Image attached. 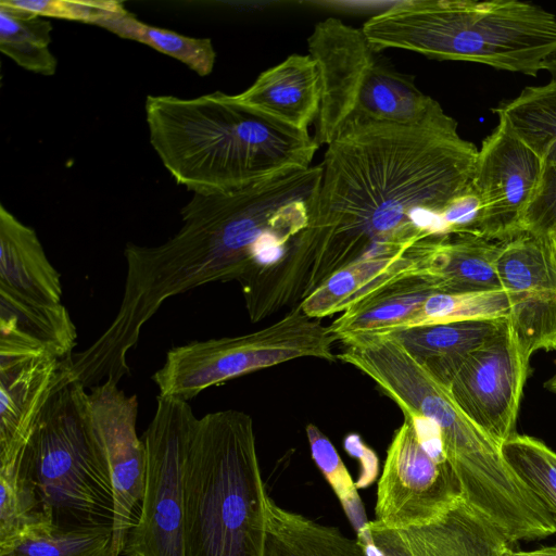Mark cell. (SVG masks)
<instances>
[{
	"instance_id": "cell-1",
	"label": "cell",
	"mask_w": 556,
	"mask_h": 556,
	"mask_svg": "<svg viewBox=\"0 0 556 556\" xmlns=\"http://www.w3.org/2000/svg\"><path fill=\"white\" fill-rule=\"evenodd\" d=\"M477 155L445 112L417 125L345 126L327 144L307 227L257 278L265 304L296 306L346 266L406 255L425 239L450 235L443 213L471 186Z\"/></svg>"
},
{
	"instance_id": "cell-2",
	"label": "cell",
	"mask_w": 556,
	"mask_h": 556,
	"mask_svg": "<svg viewBox=\"0 0 556 556\" xmlns=\"http://www.w3.org/2000/svg\"><path fill=\"white\" fill-rule=\"evenodd\" d=\"M337 358L368 376L402 409L433 421L464 502L511 545L556 533L554 520L515 475L500 446L456 406L447 389L390 333H366L341 341Z\"/></svg>"
},
{
	"instance_id": "cell-3",
	"label": "cell",
	"mask_w": 556,
	"mask_h": 556,
	"mask_svg": "<svg viewBox=\"0 0 556 556\" xmlns=\"http://www.w3.org/2000/svg\"><path fill=\"white\" fill-rule=\"evenodd\" d=\"M150 143L177 184L228 193L312 166L319 148L298 131L219 91L193 99L148 96Z\"/></svg>"
},
{
	"instance_id": "cell-4",
	"label": "cell",
	"mask_w": 556,
	"mask_h": 556,
	"mask_svg": "<svg viewBox=\"0 0 556 556\" xmlns=\"http://www.w3.org/2000/svg\"><path fill=\"white\" fill-rule=\"evenodd\" d=\"M379 53L403 49L536 76L556 58V15L518 0H410L362 26Z\"/></svg>"
},
{
	"instance_id": "cell-5",
	"label": "cell",
	"mask_w": 556,
	"mask_h": 556,
	"mask_svg": "<svg viewBox=\"0 0 556 556\" xmlns=\"http://www.w3.org/2000/svg\"><path fill=\"white\" fill-rule=\"evenodd\" d=\"M321 176L319 164L228 193H193L174 241L208 282L240 283L287 256L308 225Z\"/></svg>"
},
{
	"instance_id": "cell-6",
	"label": "cell",
	"mask_w": 556,
	"mask_h": 556,
	"mask_svg": "<svg viewBox=\"0 0 556 556\" xmlns=\"http://www.w3.org/2000/svg\"><path fill=\"white\" fill-rule=\"evenodd\" d=\"M267 497L252 418L236 409L199 418L186 466L185 556H263Z\"/></svg>"
},
{
	"instance_id": "cell-7",
	"label": "cell",
	"mask_w": 556,
	"mask_h": 556,
	"mask_svg": "<svg viewBox=\"0 0 556 556\" xmlns=\"http://www.w3.org/2000/svg\"><path fill=\"white\" fill-rule=\"evenodd\" d=\"M87 389L64 372L49 397L21 462L47 523L112 527L114 498L99 457Z\"/></svg>"
},
{
	"instance_id": "cell-8",
	"label": "cell",
	"mask_w": 556,
	"mask_h": 556,
	"mask_svg": "<svg viewBox=\"0 0 556 556\" xmlns=\"http://www.w3.org/2000/svg\"><path fill=\"white\" fill-rule=\"evenodd\" d=\"M337 338L329 326L292 307L256 331L170 349L152 376L161 396L188 402L207 388L242 375L302 357L334 362Z\"/></svg>"
},
{
	"instance_id": "cell-9",
	"label": "cell",
	"mask_w": 556,
	"mask_h": 556,
	"mask_svg": "<svg viewBox=\"0 0 556 556\" xmlns=\"http://www.w3.org/2000/svg\"><path fill=\"white\" fill-rule=\"evenodd\" d=\"M156 401L142 437L147 466L140 514L123 554L185 556L186 466L199 418L186 401L161 395Z\"/></svg>"
},
{
	"instance_id": "cell-10",
	"label": "cell",
	"mask_w": 556,
	"mask_h": 556,
	"mask_svg": "<svg viewBox=\"0 0 556 556\" xmlns=\"http://www.w3.org/2000/svg\"><path fill=\"white\" fill-rule=\"evenodd\" d=\"M462 498L447 462L433 457L404 417L394 432L378 481L374 521L391 529L425 525Z\"/></svg>"
},
{
	"instance_id": "cell-11",
	"label": "cell",
	"mask_w": 556,
	"mask_h": 556,
	"mask_svg": "<svg viewBox=\"0 0 556 556\" xmlns=\"http://www.w3.org/2000/svg\"><path fill=\"white\" fill-rule=\"evenodd\" d=\"M93 439L114 498L112 556H121L139 518L146 482V446L136 430L138 399L106 380L90 388Z\"/></svg>"
},
{
	"instance_id": "cell-12",
	"label": "cell",
	"mask_w": 556,
	"mask_h": 556,
	"mask_svg": "<svg viewBox=\"0 0 556 556\" xmlns=\"http://www.w3.org/2000/svg\"><path fill=\"white\" fill-rule=\"evenodd\" d=\"M529 358L520 351L508 318L476 349L447 386L463 414L497 446L515 433Z\"/></svg>"
},
{
	"instance_id": "cell-13",
	"label": "cell",
	"mask_w": 556,
	"mask_h": 556,
	"mask_svg": "<svg viewBox=\"0 0 556 556\" xmlns=\"http://www.w3.org/2000/svg\"><path fill=\"white\" fill-rule=\"evenodd\" d=\"M496 269L510 303L508 320L523 355L556 350V256L545 237L502 241Z\"/></svg>"
},
{
	"instance_id": "cell-14",
	"label": "cell",
	"mask_w": 556,
	"mask_h": 556,
	"mask_svg": "<svg viewBox=\"0 0 556 556\" xmlns=\"http://www.w3.org/2000/svg\"><path fill=\"white\" fill-rule=\"evenodd\" d=\"M543 167V160L498 119L478 150L471 180L482 201L481 237L506 241L522 232Z\"/></svg>"
},
{
	"instance_id": "cell-15",
	"label": "cell",
	"mask_w": 556,
	"mask_h": 556,
	"mask_svg": "<svg viewBox=\"0 0 556 556\" xmlns=\"http://www.w3.org/2000/svg\"><path fill=\"white\" fill-rule=\"evenodd\" d=\"M307 47L321 84L314 139L319 146H327L353 121L359 97L379 59L362 28L336 17L315 25Z\"/></svg>"
},
{
	"instance_id": "cell-16",
	"label": "cell",
	"mask_w": 556,
	"mask_h": 556,
	"mask_svg": "<svg viewBox=\"0 0 556 556\" xmlns=\"http://www.w3.org/2000/svg\"><path fill=\"white\" fill-rule=\"evenodd\" d=\"M368 541L379 556H507L504 535L463 498L435 520L391 529L368 521Z\"/></svg>"
},
{
	"instance_id": "cell-17",
	"label": "cell",
	"mask_w": 556,
	"mask_h": 556,
	"mask_svg": "<svg viewBox=\"0 0 556 556\" xmlns=\"http://www.w3.org/2000/svg\"><path fill=\"white\" fill-rule=\"evenodd\" d=\"M64 367L65 358L50 354L0 366V468L22 462Z\"/></svg>"
},
{
	"instance_id": "cell-18",
	"label": "cell",
	"mask_w": 556,
	"mask_h": 556,
	"mask_svg": "<svg viewBox=\"0 0 556 556\" xmlns=\"http://www.w3.org/2000/svg\"><path fill=\"white\" fill-rule=\"evenodd\" d=\"M501 244L477 235L450 233L418 242L408 255L441 293L498 291L504 290L496 269Z\"/></svg>"
},
{
	"instance_id": "cell-19",
	"label": "cell",
	"mask_w": 556,
	"mask_h": 556,
	"mask_svg": "<svg viewBox=\"0 0 556 556\" xmlns=\"http://www.w3.org/2000/svg\"><path fill=\"white\" fill-rule=\"evenodd\" d=\"M233 97L269 119L308 132L320 108L319 71L309 54H291L261 73L248 89Z\"/></svg>"
},
{
	"instance_id": "cell-20",
	"label": "cell",
	"mask_w": 556,
	"mask_h": 556,
	"mask_svg": "<svg viewBox=\"0 0 556 556\" xmlns=\"http://www.w3.org/2000/svg\"><path fill=\"white\" fill-rule=\"evenodd\" d=\"M77 330L66 307L40 304L0 287V359L71 356Z\"/></svg>"
},
{
	"instance_id": "cell-21",
	"label": "cell",
	"mask_w": 556,
	"mask_h": 556,
	"mask_svg": "<svg viewBox=\"0 0 556 556\" xmlns=\"http://www.w3.org/2000/svg\"><path fill=\"white\" fill-rule=\"evenodd\" d=\"M0 287L28 301L62 303L59 271L49 262L36 231L0 206Z\"/></svg>"
},
{
	"instance_id": "cell-22",
	"label": "cell",
	"mask_w": 556,
	"mask_h": 556,
	"mask_svg": "<svg viewBox=\"0 0 556 556\" xmlns=\"http://www.w3.org/2000/svg\"><path fill=\"white\" fill-rule=\"evenodd\" d=\"M508 317L462 320L389 331L445 388L466 358ZM379 333V332H378Z\"/></svg>"
},
{
	"instance_id": "cell-23",
	"label": "cell",
	"mask_w": 556,
	"mask_h": 556,
	"mask_svg": "<svg viewBox=\"0 0 556 556\" xmlns=\"http://www.w3.org/2000/svg\"><path fill=\"white\" fill-rule=\"evenodd\" d=\"M434 293H441L435 281L414 270L352 304L329 329L338 341L395 330Z\"/></svg>"
},
{
	"instance_id": "cell-24",
	"label": "cell",
	"mask_w": 556,
	"mask_h": 556,
	"mask_svg": "<svg viewBox=\"0 0 556 556\" xmlns=\"http://www.w3.org/2000/svg\"><path fill=\"white\" fill-rule=\"evenodd\" d=\"M263 556H368L361 539L266 501Z\"/></svg>"
},
{
	"instance_id": "cell-25",
	"label": "cell",
	"mask_w": 556,
	"mask_h": 556,
	"mask_svg": "<svg viewBox=\"0 0 556 556\" xmlns=\"http://www.w3.org/2000/svg\"><path fill=\"white\" fill-rule=\"evenodd\" d=\"M414 270L408 253L362 261L336 271L299 305L307 316L320 319L344 312L375 290Z\"/></svg>"
},
{
	"instance_id": "cell-26",
	"label": "cell",
	"mask_w": 556,
	"mask_h": 556,
	"mask_svg": "<svg viewBox=\"0 0 556 556\" xmlns=\"http://www.w3.org/2000/svg\"><path fill=\"white\" fill-rule=\"evenodd\" d=\"M546 164H556V79L528 86L492 110Z\"/></svg>"
},
{
	"instance_id": "cell-27",
	"label": "cell",
	"mask_w": 556,
	"mask_h": 556,
	"mask_svg": "<svg viewBox=\"0 0 556 556\" xmlns=\"http://www.w3.org/2000/svg\"><path fill=\"white\" fill-rule=\"evenodd\" d=\"M112 527L33 526L0 545V556H112Z\"/></svg>"
},
{
	"instance_id": "cell-28",
	"label": "cell",
	"mask_w": 556,
	"mask_h": 556,
	"mask_svg": "<svg viewBox=\"0 0 556 556\" xmlns=\"http://www.w3.org/2000/svg\"><path fill=\"white\" fill-rule=\"evenodd\" d=\"M97 25L175 58L200 76L208 75L214 67L216 53L208 38H192L144 24L126 9L110 13Z\"/></svg>"
},
{
	"instance_id": "cell-29",
	"label": "cell",
	"mask_w": 556,
	"mask_h": 556,
	"mask_svg": "<svg viewBox=\"0 0 556 556\" xmlns=\"http://www.w3.org/2000/svg\"><path fill=\"white\" fill-rule=\"evenodd\" d=\"M52 26L41 16L0 2V50L20 66L51 76L56 59L49 50Z\"/></svg>"
},
{
	"instance_id": "cell-30",
	"label": "cell",
	"mask_w": 556,
	"mask_h": 556,
	"mask_svg": "<svg viewBox=\"0 0 556 556\" xmlns=\"http://www.w3.org/2000/svg\"><path fill=\"white\" fill-rule=\"evenodd\" d=\"M505 290L470 293H434L397 329L462 320L508 317ZM394 331V330H392Z\"/></svg>"
},
{
	"instance_id": "cell-31",
	"label": "cell",
	"mask_w": 556,
	"mask_h": 556,
	"mask_svg": "<svg viewBox=\"0 0 556 556\" xmlns=\"http://www.w3.org/2000/svg\"><path fill=\"white\" fill-rule=\"evenodd\" d=\"M500 451L515 475L547 509L556 527V453L538 439L516 433Z\"/></svg>"
},
{
	"instance_id": "cell-32",
	"label": "cell",
	"mask_w": 556,
	"mask_h": 556,
	"mask_svg": "<svg viewBox=\"0 0 556 556\" xmlns=\"http://www.w3.org/2000/svg\"><path fill=\"white\" fill-rule=\"evenodd\" d=\"M306 435L314 462L331 484L348 517L362 533L368 520L365 517L362 501L345 465L331 441L313 424L306 426Z\"/></svg>"
},
{
	"instance_id": "cell-33",
	"label": "cell",
	"mask_w": 556,
	"mask_h": 556,
	"mask_svg": "<svg viewBox=\"0 0 556 556\" xmlns=\"http://www.w3.org/2000/svg\"><path fill=\"white\" fill-rule=\"evenodd\" d=\"M8 5L41 16L98 24L113 12L124 9L118 1L2 0Z\"/></svg>"
},
{
	"instance_id": "cell-34",
	"label": "cell",
	"mask_w": 556,
	"mask_h": 556,
	"mask_svg": "<svg viewBox=\"0 0 556 556\" xmlns=\"http://www.w3.org/2000/svg\"><path fill=\"white\" fill-rule=\"evenodd\" d=\"M556 230V164H546L521 220V231L547 238Z\"/></svg>"
},
{
	"instance_id": "cell-35",
	"label": "cell",
	"mask_w": 556,
	"mask_h": 556,
	"mask_svg": "<svg viewBox=\"0 0 556 556\" xmlns=\"http://www.w3.org/2000/svg\"><path fill=\"white\" fill-rule=\"evenodd\" d=\"M443 220L448 233L480 236L482 201L472 185L446 206Z\"/></svg>"
},
{
	"instance_id": "cell-36",
	"label": "cell",
	"mask_w": 556,
	"mask_h": 556,
	"mask_svg": "<svg viewBox=\"0 0 556 556\" xmlns=\"http://www.w3.org/2000/svg\"><path fill=\"white\" fill-rule=\"evenodd\" d=\"M344 446L349 454L362 460L363 472L355 483L356 488H365L374 481L378 472V459L375 453L367 447L357 434H349L344 440Z\"/></svg>"
},
{
	"instance_id": "cell-37",
	"label": "cell",
	"mask_w": 556,
	"mask_h": 556,
	"mask_svg": "<svg viewBox=\"0 0 556 556\" xmlns=\"http://www.w3.org/2000/svg\"><path fill=\"white\" fill-rule=\"evenodd\" d=\"M507 556H556V546H546L533 551L510 549Z\"/></svg>"
},
{
	"instance_id": "cell-38",
	"label": "cell",
	"mask_w": 556,
	"mask_h": 556,
	"mask_svg": "<svg viewBox=\"0 0 556 556\" xmlns=\"http://www.w3.org/2000/svg\"><path fill=\"white\" fill-rule=\"evenodd\" d=\"M544 387L556 394V359H555V372L554 375L544 383Z\"/></svg>"
},
{
	"instance_id": "cell-39",
	"label": "cell",
	"mask_w": 556,
	"mask_h": 556,
	"mask_svg": "<svg viewBox=\"0 0 556 556\" xmlns=\"http://www.w3.org/2000/svg\"><path fill=\"white\" fill-rule=\"evenodd\" d=\"M545 70L549 73L552 79H556V58L549 62Z\"/></svg>"
},
{
	"instance_id": "cell-40",
	"label": "cell",
	"mask_w": 556,
	"mask_h": 556,
	"mask_svg": "<svg viewBox=\"0 0 556 556\" xmlns=\"http://www.w3.org/2000/svg\"><path fill=\"white\" fill-rule=\"evenodd\" d=\"M367 540H364V543L366 544L368 556H379L374 545Z\"/></svg>"
},
{
	"instance_id": "cell-41",
	"label": "cell",
	"mask_w": 556,
	"mask_h": 556,
	"mask_svg": "<svg viewBox=\"0 0 556 556\" xmlns=\"http://www.w3.org/2000/svg\"><path fill=\"white\" fill-rule=\"evenodd\" d=\"M548 241H549V244L554 251V254L556 256V230L553 231L548 237H547Z\"/></svg>"
},
{
	"instance_id": "cell-42",
	"label": "cell",
	"mask_w": 556,
	"mask_h": 556,
	"mask_svg": "<svg viewBox=\"0 0 556 556\" xmlns=\"http://www.w3.org/2000/svg\"><path fill=\"white\" fill-rule=\"evenodd\" d=\"M121 556H143V555H141L139 553H131V554H123Z\"/></svg>"
}]
</instances>
